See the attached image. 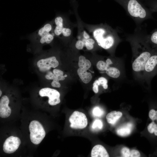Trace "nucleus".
<instances>
[{
	"label": "nucleus",
	"instance_id": "f257e3e1",
	"mask_svg": "<svg viewBox=\"0 0 157 157\" xmlns=\"http://www.w3.org/2000/svg\"><path fill=\"white\" fill-rule=\"evenodd\" d=\"M124 9L138 27L147 20L153 18L152 13L140 0H115Z\"/></svg>",
	"mask_w": 157,
	"mask_h": 157
},
{
	"label": "nucleus",
	"instance_id": "f03ea898",
	"mask_svg": "<svg viewBox=\"0 0 157 157\" xmlns=\"http://www.w3.org/2000/svg\"><path fill=\"white\" fill-rule=\"evenodd\" d=\"M93 33L98 45L105 49L111 48L117 42L121 41L116 31L107 26L98 27Z\"/></svg>",
	"mask_w": 157,
	"mask_h": 157
},
{
	"label": "nucleus",
	"instance_id": "7ed1b4c3",
	"mask_svg": "<svg viewBox=\"0 0 157 157\" xmlns=\"http://www.w3.org/2000/svg\"><path fill=\"white\" fill-rule=\"evenodd\" d=\"M29 129L31 142L35 144H40L46 134L45 130L41 123L36 120L31 121L29 126Z\"/></svg>",
	"mask_w": 157,
	"mask_h": 157
},
{
	"label": "nucleus",
	"instance_id": "20e7f679",
	"mask_svg": "<svg viewBox=\"0 0 157 157\" xmlns=\"http://www.w3.org/2000/svg\"><path fill=\"white\" fill-rule=\"evenodd\" d=\"M149 45L142 51L138 52V56L134 60L132 64L133 69L139 72L144 70L146 63L157 48L151 49L149 47Z\"/></svg>",
	"mask_w": 157,
	"mask_h": 157
},
{
	"label": "nucleus",
	"instance_id": "39448f33",
	"mask_svg": "<svg viewBox=\"0 0 157 157\" xmlns=\"http://www.w3.org/2000/svg\"><path fill=\"white\" fill-rule=\"evenodd\" d=\"M70 127L75 129H82L88 124V119L85 115L78 111H74L69 118Z\"/></svg>",
	"mask_w": 157,
	"mask_h": 157
},
{
	"label": "nucleus",
	"instance_id": "423d86ee",
	"mask_svg": "<svg viewBox=\"0 0 157 157\" xmlns=\"http://www.w3.org/2000/svg\"><path fill=\"white\" fill-rule=\"evenodd\" d=\"M52 26L51 23H47L38 30L37 36L41 44H49L54 39V34L52 33Z\"/></svg>",
	"mask_w": 157,
	"mask_h": 157
},
{
	"label": "nucleus",
	"instance_id": "0eeeda50",
	"mask_svg": "<svg viewBox=\"0 0 157 157\" xmlns=\"http://www.w3.org/2000/svg\"><path fill=\"white\" fill-rule=\"evenodd\" d=\"M39 94L41 97H47L49 98L48 103L51 106H55L60 102V94L56 90L49 88H44L41 89Z\"/></svg>",
	"mask_w": 157,
	"mask_h": 157
},
{
	"label": "nucleus",
	"instance_id": "6e6552de",
	"mask_svg": "<svg viewBox=\"0 0 157 157\" xmlns=\"http://www.w3.org/2000/svg\"><path fill=\"white\" fill-rule=\"evenodd\" d=\"M40 71L42 72L48 71L51 68H55L59 65V62L55 56H51L38 60L37 63Z\"/></svg>",
	"mask_w": 157,
	"mask_h": 157
},
{
	"label": "nucleus",
	"instance_id": "1a4fd4ad",
	"mask_svg": "<svg viewBox=\"0 0 157 157\" xmlns=\"http://www.w3.org/2000/svg\"><path fill=\"white\" fill-rule=\"evenodd\" d=\"M21 141L17 137L11 136L7 138L3 145V150L6 153L11 154L18 148Z\"/></svg>",
	"mask_w": 157,
	"mask_h": 157
},
{
	"label": "nucleus",
	"instance_id": "9d476101",
	"mask_svg": "<svg viewBox=\"0 0 157 157\" xmlns=\"http://www.w3.org/2000/svg\"><path fill=\"white\" fill-rule=\"evenodd\" d=\"M10 101L8 96H3L0 100V117L2 118H6L10 116L11 110L9 106Z\"/></svg>",
	"mask_w": 157,
	"mask_h": 157
},
{
	"label": "nucleus",
	"instance_id": "9b49d317",
	"mask_svg": "<svg viewBox=\"0 0 157 157\" xmlns=\"http://www.w3.org/2000/svg\"><path fill=\"white\" fill-rule=\"evenodd\" d=\"M157 68V49L147 61L144 70L147 72L153 73Z\"/></svg>",
	"mask_w": 157,
	"mask_h": 157
},
{
	"label": "nucleus",
	"instance_id": "f8f14e48",
	"mask_svg": "<svg viewBox=\"0 0 157 157\" xmlns=\"http://www.w3.org/2000/svg\"><path fill=\"white\" fill-rule=\"evenodd\" d=\"M92 157H108L109 155L105 148L100 144L96 145L91 152Z\"/></svg>",
	"mask_w": 157,
	"mask_h": 157
},
{
	"label": "nucleus",
	"instance_id": "ddd939ff",
	"mask_svg": "<svg viewBox=\"0 0 157 157\" xmlns=\"http://www.w3.org/2000/svg\"><path fill=\"white\" fill-rule=\"evenodd\" d=\"M55 26L53 30L55 35L56 36H60L62 35L63 29L64 27L63 19L60 16H58L54 20Z\"/></svg>",
	"mask_w": 157,
	"mask_h": 157
},
{
	"label": "nucleus",
	"instance_id": "4468645a",
	"mask_svg": "<svg viewBox=\"0 0 157 157\" xmlns=\"http://www.w3.org/2000/svg\"><path fill=\"white\" fill-rule=\"evenodd\" d=\"M122 115V113L121 112L113 111L107 114L106 119L108 123L114 125Z\"/></svg>",
	"mask_w": 157,
	"mask_h": 157
},
{
	"label": "nucleus",
	"instance_id": "2eb2a0df",
	"mask_svg": "<svg viewBox=\"0 0 157 157\" xmlns=\"http://www.w3.org/2000/svg\"><path fill=\"white\" fill-rule=\"evenodd\" d=\"M77 74L82 81L85 83H89L91 80L92 76L91 73L88 72L87 70L83 68L78 69Z\"/></svg>",
	"mask_w": 157,
	"mask_h": 157
},
{
	"label": "nucleus",
	"instance_id": "dca6fc26",
	"mask_svg": "<svg viewBox=\"0 0 157 157\" xmlns=\"http://www.w3.org/2000/svg\"><path fill=\"white\" fill-rule=\"evenodd\" d=\"M132 125L130 123L118 128L116 131L117 134L121 136H126L129 135L131 131Z\"/></svg>",
	"mask_w": 157,
	"mask_h": 157
},
{
	"label": "nucleus",
	"instance_id": "f3484780",
	"mask_svg": "<svg viewBox=\"0 0 157 157\" xmlns=\"http://www.w3.org/2000/svg\"><path fill=\"white\" fill-rule=\"evenodd\" d=\"M146 38L148 43L151 44L155 48H157V28L149 34H146Z\"/></svg>",
	"mask_w": 157,
	"mask_h": 157
},
{
	"label": "nucleus",
	"instance_id": "a211bd4d",
	"mask_svg": "<svg viewBox=\"0 0 157 157\" xmlns=\"http://www.w3.org/2000/svg\"><path fill=\"white\" fill-rule=\"evenodd\" d=\"M78 66L80 68L86 70L91 67V64L88 59H86L83 56H80L79 57Z\"/></svg>",
	"mask_w": 157,
	"mask_h": 157
},
{
	"label": "nucleus",
	"instance_id": "6ab92c4d",
	"mask_svg": "<svg viewBox=\"0 0 157 157\" xmlns=\"http://www.w3.org/2000/svg\"><path fill=\"white\" fill-rule=\"evenodd\" d=\"M145 4L152 13H157V0H146Z\"/></svg>",
	"mask_w": 157,
	"mask_h": 157
},
{
	"label": "nucleus",
	"instance_id": "aec40b11",
	"mask_svg": "<svg viewBox=\"0 0 157 157\" xmlns=\"http://www.w3.org/2000/svg\"><path fill=\"white\" fill-rule=\"evenodd\" d=\"M106 73L109 76L114 78H118L120 74L119 70L115 67L108 68L106 71Z\"/></svg>",
	"mask_w": 157,
	"mask_h": 157
},
{
	"label": "nucleus",
	"instance_id": "412c9836",
	"mask_svg": "<svg viewBox=\"0 0 157 157\" xmlns=\"http://www.w3.org/2000/svg\"><path fill=\"white\" fill-rule=\"evenodd\" d=\"M103 126V123L101 120L99 119H96L93 122L92 125V128L94 130H101Z\"/></svg>",
	"mask_w": 157,
	"mask_h": 157
},
{
	"label": "nucleus",
	"instance_id": "4be33fe9",
	"mask_svg": "<svg viewBox=\"0 0 157 157\" xmlns=\"http://www.w3.org/2000/svg\"><path fill=\"white\" fill-rule=\"evenodd\" d=\"M149 132L151 134L154 133L155 136H157V124L154 121L150 123L147 126Z\"/></svg>",
	"mask_w": 157,
	"mask_h": 157
},
{
	"label": "nucleus",
	"instance_id": "5701e85b",
	"mask_svg": "<svg viewBox=\"0 0 157 157\" xmlns=\"http://www.w3.org/2000/svg\"><path fill=\"white\" fill-rule=\"evenodd\" d=\"M92 114L93 116L96 117H101L104 113L103 110L98 106L95 107L92 109Z\"/></svg>",
	"mask_w": 157,
	"mask_h": 157
},
{
	"label": "nucleus",
	"instance_id": "b1692460",
	"mask_svg": "<svg viewBox=\"0 0 157 157\" xmlns=\"http://www.w3.org/2000/svg\"><path fill=\"white\" fill-rule=\"evenodd\" d=\"M97 68L101 71H106L109 67L107 65L106 63L102 60L99 61L97 63Z\"/></svg>",
	"mask_w": 157,
	"mask_h": 157
},
{
	"label": "nucleus",
	"instance_id": "393cba45",
	"mask_svg": "<svg viewBox=\"0 0 157 157\" xmlns=\"http://www.w3.org/2000/svg\"><path fill=\"white\" fill-rule=\"evenodd\" d=\"M130 149L126 147H123L121 150V153L122 157H128L130 156Z\"/></svg>",
	"mask_w": 157,
	"mask_h": 157
},
{
	"label": "nucleus",
	"instance_id": "a878e982",
	"mask_svg": "<svg viewBox=\"0 0 157 157\" xmlns=\"http://www.w3.org/2000/svg\"><path fill=\"white\" fill-rule=\"evenodd\" d=\"M71 30L70 28L64 27L62 30V35L64 37H69L71 35Z\"/></svg>",
	"mask_w": 157,
	"mask_h": 157
},
{
	"label": "nucleus",
	"instance_id": "bb28decb",
	"mask_svg": "<svg viewBox=\"0 0 157 157\" xmlns=\"http://www.w3.org/2000/svg\"><path fill=\"white\" fill-rule=\"evenodd\" d=\"M45 78L48 80H53L56 77V76L51 71H48L45 76Z\"/></svg>",
	"mask_w": 157,
	"mask_h": 157
},
{
	"label": "nucleus",
	"instance_id": "cd10ccee",
	"mask_svg": "<svg viewBox=\"0 0 157 157\" xmlns=\"http://www.w3.org/2000/svg\"><path fill=\"white\" fill-rule=\"evenodd\" d=\"M140 152L138 150L133 149L130 151V157H138L140 156Z\"/></svg>",
	"mask_w": 157,
	"mask_h": 157
},
{
	"label": "nucleus",
	"instance_id": "c85d7f7f",
	"mask_svg": "<svg viewBox=\"0 0 157 157\" xmlns=\"http://www.w3.org/2000/svg\"><path fill=\"white\" fill-rule=\"evenodd\" d=\"M75 47L78 50L82 49L84 47V44L83 42L81 40H78L76 43Z\"/></svg>",
	"mask_w": 157,
	"mask_h": 157
},
{
	"label": "nucleus",
	"instance_id": "c756f323",
	"mask_svg": "<svg viewBox=\"0 0 157 157\" xmlns=\"http://www.w3.org/2000/svg\"><path fill=\"white\" fill-rule=\"evenodd\" d=\"M51 85L52 87L54 88H59L61 86L59 81L56 80H53Z\"/></svg>",
	"mask_w": 157,
	"mask_h": 157
},
{
	"label": "nucleus",
	"instance_id": "7c9ffc66",
	"mask_svg": "<svg viewBox=\"0 0 157 157\" xmlns=\"http://www.w3.org/2000/svg\"><path fill=\"white\" fill-rule=\"evenodd\" d=\"M53 73L56 76H60L63 75L64 73L63 72L60 70L55 69L53 70Z\"/></svg>",
	"mask_w": 157,
	"mask_h": 157
},
{
	"label": "nucleus",
	"instance_id": "2f4dec72",
	"mask_svg": "<svg viewBox=\"0 0 157 157\" xmlns=\"http://www.w3.org/2000/svg\"><path fill=\"white\" fill-rule=\"evenodd\" d=\"M98 80L99 81L100 85H102V86L103 85L107 84V80L104 77H99L98 78Z\"/></svg>",
	"mask_w": 157,
	"mask_h": 157
},
{
	"label": "nucleus",
	"instance_id": "473e14b6",
	"mask_svg": "<svg viewBox=\"0 0 157 157\" xmlns=\"http://www.w3.org/2000/svg\"><path fill=\"white\" fill-rule=\"evenodd\" d=\"M85 45L87 49L88 50H92L94 47L93 44L86 41H85Z\"/></svg>",
	"mask_w": 157,
	"mask_h": 157
},
{
	"label": "nucleus",
	"instance_id": "72a5a7b5",
	"mask_svg": "<svg viewBox=\"0 0 157 157\" xmlns=\"http://www.w3.org/2000/svg\"><path fill=\"white\" fill-rule=\"evenodd\" d=\"M150 118L152 121H154L156 119L157 121V110L156 111L155 113Z\"/></svg>",
	"mask_w": 157,
	"mask_h": 157
},
{
	"label": "nucleus",
	"instance_id": "f704fd0d",
	"mask_svg": "<svg viewBox=\"0 0 157 157\" xmlns=\"http://www.w3.org/2000/svg\"><path fill=\"white\" fill-rule=\"evenodd\" d=\"M92 90L95 93H97L98 92V86L97 85H94L92 87Z\"/></svg>",
	"mask_w": 157,
	"mask_h": 157
},
{
	"label": "nucleus",
	"instance_id": "c9c22d12",
	"mask_svg": "<svg viewBox=\"0 0 157 157\" xmlns=\"http://www.w3.org/2000/svg\"><path fill=\"white\" fill-rule=\"evenodd\" d=\"M83 36L84 38L86 39H87L90 38L89 35L85 31H84L83 32Z\"/></svg>",
	"mask_w": 157,
	"mask_h": 157
},
{
	"label": "nucleus",
	"instance_id": "e433bc0d",
	"mask_svg": "<svg viewBox=\"0 0 157 157\" xmlns=\"http://www.w3.org/2000/svg\"><path fill=\"white\" fill-rule=\"evenodd\" d=\"M86 41L92 44H94L95 43L94 40L92 38H89L87 39Z\"/></svg>",
	"mask_w": 157,
	"mask_h": 157
},
{
	"label": "nucleus",
	"instance_id": "4c0bfd02",
	"mask_svg": "<svg viewBox=\"0 0 157 157\" xmlns=\"http://www.w3.org/2000/svg\"><path fill=\"white\" fill-rule=\"evenodd\" d=\"M106 63L108 67L109 66V65H110L111 64L113 63L111 60L109 58H108L106 60Z\"/></svg>",
	"mask_w": 157,
	"mask_h": 157
},
{
	"label": "nucleus",
	"instance_id": "58836bf2",
	"mask_svg": "<svg viewBox=\"0 0 157 157\" xmlns=\"http://www.w3.org/2000/svg\"><path fill=\"white\" fill-rule=\"evenodd\" d=\"M93 86L97 85L99 86L100 85V83L98 80H95L93 83Z\"/></svg>",
	"mask_w": 157,
	"mask_h": 157
},
{
	"label": "nucleus",
	"instance_id": "ea45409f",
	"mask_svg": "<svg viewBox=\"0 0 157 157\" xmlns=\"http://www.w3.org/2000/svg\"><path fill=\"white\" fill-rule=\"evenodd\" d=\"M102 86L104 89H107L108 87V85L107 84H104Z\"/></svg>",
	"mask_w": 157,
	"mask_h": 157
},
{
	"label": "nucleus",
	"instance_id": "a19ab883",
	"mask_svg": "<svg viewBox=\"0 0 157 157\" xmlns=\"http://www.w3.org/2000/svg\"><path fill=\"white\" fill-rule=\"evenodd\" d=\"M2 92L1 90H0V97H1L2 95Z\"/></svg>",
	"mask_w": 157,
	"mask_h": 157
}]
</instances>
